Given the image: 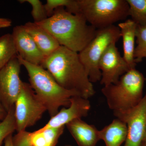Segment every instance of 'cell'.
<instances>
[{
    "label": "cell",
    "instance_id": "1",
    "mask_svg": "<svg viewBox=\"0 0 146 146\" xmlns=\"http://www.w3.org/2000/svg\"><path fill=\"white\" fill-rule=\"evenodd\" d=\"M61 87L89 99L96 94L78 53L60 46L41 65Z\"/></svg>",
    "mask_w": 146,
    "mask_h": 146
},
{
    "label": "cell",
    "instance_id": "2",
    "mask_svg": "<svg viewBox=\"0 0 146 146\" xmlns=\"http://www.w3.org/2000/svg\"><path fill=\"white\" fill-rule=\"evenodd\" d=\"M88 23L81 13L74 14L60 7L37 24L50 33L60 46L79 53L96 35L98 29Z\"/></svg>",
    "mask_w": 146,
    "mask_h": 146
},
{
    "label": "cell",
    "instance_id": "3",
    "mask_svg": "<svg viewBox=\"0 0 146 146\" xmlns=\"http://www.w3.org/2000/svg\"><path fill=\"white\" fill-rule=\"evenodd\" d=\"M17 57L21 65L26 69L30 85L46 106L51 117L57 114L61 106H70L72 97L80 96L77 92L61 87L41 65L31 64Z\"/></svg>",
    "mask_w": 146,
    "mask_h": 146
},
{
    "label": "cell",
    "instance_id": "4",
    "mask_svg": "<svg viewBox=\"0 0 146 146\" xmlns=\"http://www.w3.org/2000/svg\"><path fill=\"white\" fill-rule=\"evenodd\" d=\"M145 78L136 69L121 77L115 84L102 88L110 109L114 114L124 113L136 107L143 99Z\"/></svg>",
    "mask_w": 146,
    "mask_h": 146
},
{
    "label": "cell",
    "instance_id": "5",
    "mask_svg": "<svg viewBox=\"0 0 146 146\" xmlns=\"http://www.w3.org/2000/svg\"><path fill=\"white\" fill-rule=\"evenodd\" d=\"M79 13L97 29L125 21L129 16L127 0H78Z\"/></svg>",
    "mask_w": 146,
    "mask_h": 146
},
{
    "label": "cell",
    "instance_id": "6",
    "mask_svg": "<svg viewBox=\"0 0 146 146\" xmlns=\"http://www.w3.org/2000/svg\"><path fill=\"white\" fill-rule=\"evenodd\" d=\"M121 37L119 28L115 25L98 29L94 39L78 53L82 63L92 83L100 81L101 79L99 63L102 56L110 45L116 44Z\"/></svg>",
    "mask_w": 146,
    "mask_h": 146
},
{
    "label": "cell",
    "instance_id": "7",
    "mask_svg": "<svg viewBox=\"0 0 146 146\" xmlns=\"http://www.w3.org/2000/svg\"><path fill=\"white\" fill-rule=\"evenodd\" d=\"M46 111V106L36 96L29 84L23 82L14 104L17 132L34 125Z\"/></svg>",
    "mask_w": 146,
    "mask_h": 146
},
{
    "label": "cell",
    "instance_id": "8",
    "mask_svg": "<svg viewBox=\"0 0 146 146\" xmlns=\"http://www.w3.org/2000/svg\"><path fill=\"white\" fill-rule=\"evenodd\" d=\"M21 66L16 56L0 70V102L7 112L14 106L21 92Z\"/></svg>",
    "mask_w": 146,
    "mask_h": 146
},
{
    "label": "cell",
    "instance_id": "9",
    "mask_svg": "<svg viewBox=\"0 0 146 146\" xmlns=\"http://www.w3.org/2000/svg\"><path fill=\"white\" fill-rule=\"evenodd\" d=\"M114 115L125 122L127 126V135L123 146H141L146 130V93L136 107L127 112Z\"/></svg>",
    "mask_w": 146,
    "mask_h": 146
},
{
    "label": "cell",
    "instance_id": "10",
    "mask_svg": "<svg viewBox=\"0 0 146 146\" xmlns=\"http://www.w3.org/2000/svg\"><path fill=\"white\" fill-rule=\"evenodd\" d=\"M99 68L102 75L100 83L104 86L116 83L121 77L131 70L119 52L116 43L110 45L102 56Z\"/></svg>",
    "mask_w": 146,
    "mask_h": 146
},
{
    "label": "cell",
    "instance_id": "11",
    "mask_svg": "<svg viewBox=\"0 0 146 146\" xmlns=\"http://www.w3.org/2000/svg\"><path fill=\"white\" fill-rule=\"evenodd\" d=\"M91 108L89 99L80 96H74L71 98L70 106L62 108L40 129L58 128L65 126L74 120L87 117Z\"/></svg>",
    "mask_w": 146,
    "mask_h": 146
},
{
    "label": "cell",
    "instance_id": "12",
    "mask_svg": "<svg viewBox=\"0 0 146 146\" xmlns=\"http://www.w3.org/2000/svg\"><path fill=\"white\" fill-rule=\"evenodd\" d=\"M17 52V56L28 63L42 65L46 57L39 49L32 37L23 25L13 28L11 33Z\"/></svg>",
    "mask_w": 146,
    "mask_h": 146
},
{
    "label": "cell",
    "instance_id": "13",
    "mask_svg": "<svg viewBox=\"0 0 146 146\" xmlns=\"http://www.w3.org/2000/svg\"><path fill=\"white\" fill-rule=\"evenodd\" d=\"M65 126L58 128L39 129L33 132H17L12 137L13 146H56Z\"/></svg>",
    "mask_w": 146,
    "mask_h": 146
},
{
    "label": "cell",
    "instance_id": "14",
    "mask_svg": "<svg viewBox=\"0 0 146 146\" xmlns=\"http://www.w3.org/2000/svg\"><path fill=\"white\" fill-rule=\"evenodd\" d=\"M66 125L78 146H96L100 140L99 130L81 119L74 120Z\"/></svg>",
    "mask_w": 146,
    "mask_h": 146
},
{
    "label": "cell",
    "instance_id": "15",
    "mask_svg": "<svg viewBox=\"0 0 146 146\" xmlns=\"http://www.w3.org/2000/svg\"><path fill=\"white\" fill-rule=\"evenodd\" d=\"M23 27L45 57L48 56L60 46L52 35L38 24L28 22Z\"/></svg>",
    "mask_w": 146,
    "mask_h": 146
},
{
    "label": "cell",
    "instance_id": "16",
    "mask_svg": "<svg viewBox=\"0 0 146 146\" xmlns=\"http://www.w3.org/2000/svg\"><path fill=\"white\" fill-rule=\"evenodd\" d=\"M137 24L131 19H127L118 24L121 37L122 38L123 56L131 70L135 69L136 63L134 58L135 41Z\"/></svg>",
    "mask_w": 146,
    "mask_h": 146
},
{
    "label": "cell",
    "instance_id": "17",
    "mask_svg": "<svg viewBox=\"0 0 146 146\" xmlns=\"http://www.w3.org/2000/svg\"><path fill=\"white\" fill-rule=\"evenodd\" d=\"M127 135L126 124L118 118L99 130L100 140L104 141L106 146H121L125 142Z\"/></svg>",
    "mask_w": 146,
    "mask_h": 146
},
{
    "label": "cell",
    "instance_id": "18",
    "mask_svg": "<svg viewBox=\"0 0 146 146\" xmlns=\"http://www.w3.org/2000/svg\"><path fill=\"white\" fill-rule=\"evenodd\" d=\"M17 56L12 35L7 33L0 36V70Z\"/></svg>",
    "mask_w": 146,
    "mask_h": 146
},
{
    "label": "cell",
    "instance_id": "19",
    "mask_svg": "<svg viewBox=\"0 0 146 146\" xmlns=\"http://www.w3.org/2000/svg\"><path fill=\"white\" fill-rule=\"evenodd\" d=\"M129 16L137 25L146 26V0H127Z\"/></svg>",
    "mask_w": 146,
    "mask_h": 146
},
{
    "label": "cell",
    "instance_id": "20",
    "mask_svg": "<svg viewBox=\"0 0 146 146\" xmlns=\"http://www.w3.org/2000/svg\"><path fill=\"white\" fill-rule=\"evenodd\" d=\"M44 6L48 17L52 15L55 10L60 7L65 8L74 14L79 13L78 0H47Z\"/></svg>",
    "mask_w": 146,
    "mask_h": 146
},
{
    "label": "cell",
    "instance_id": "21",
    "mask_svg": "<svg viewBox=\"0 0 146 146\" xmlns=\"http://www.w3.org/2000/svg\"><path fill=\"white\" fill-rule=\"evenodd\" d=\"M14 106L7 113L4 119L0 122V146L7 136L16 130Z\"/></svg>",
    "mask_w": 146,
    "mask_h": 146
},
{
    "label": "cell",
    "instance_id": "22",
    "mask_svg": "<svg viewBox=\"0 0 146 146\" xmlns=\"http://www.w3.org/2000/svg\"><path fill=\"white\" fill-rule=\"evenodd\" d=\"M137 46L134 50V58L136 63L146 59V26H137L136 32Z\"/></svg>",
    "mask_w": 146,
    "mask_h": 146
},
{
    "label": "cell",
    "instance_id": "23",
    "mask_svg": "<svg viewBox=\"0 0 146 146\" xmlns=\"http://www.w3.org/2000/svg\"><path fill=\"white\" fill-rule=\"evenodd\" d=\"M18 1L21 3H28L31 5L32 7L31 16L34 20L33 22L35 23H39L48 18L44 5H43L39 0H21Z\"/></svg>",
    "mask_w": 146,
    "mask_h": 146
},
{
    "label": "cell",
    "instance_id": "24",
    "mask_svg": "<svg viewBox=\"0 0 146 146\" xmlns=\"http://www.w3.org/2000/svg\"><path fill=\"white\" fill-rule=\"evenodd\" d=\"M12 21L8 18H0V29L5 28L11 26Z\"/></svg>",
    "mask_w": 146,
    "mask_h": 146
},
{
    "label": "cell",
    "instance_id": "25",
    "mask_svg": "<svg viewBox=\"0 0 146 146\" xmlns=\"http://www.w3.org/2000/svg\"><path fill=\"white\" fill-rule=\"evenodd\" d=\"M12 134L7 136L4 141V146H13L12 142Z\"/></svg>",
    "mask_w": 146,
    "mask_h": 146
},
{
    "label": "cell",
    "instance_id": "26",
    "mask_svg": "<svg viewBox=\"0 0 146 146\" xmlns=\"http://www.w3.org/2000/svg\"><path fill=\"white\" fill-rule=\"evenodd\" d=\"M7 112H6L5 110L3 107L2 104L0 102V114H2V115H6Z\"/></svg>",
    "mask_w": 146,
    "mask_h": 146
},
{
    "label": "cell",
    "instance_id": "27",
    "mask_svg": "<svg viewBox=\"0 0 146 146\" xmlns=\"http://www.w3.org/2000/svg\"><path fill=\"white\" fill-rule=\"evenodd\" d=\"M6 115L0 114V122L2 121V120L4 119Z\"/></svg>",
    "mask_w": 146,
    "mask_h": 146
},
{
    "label": "cell",
    "instance_id": "28",
    "mask_svg": "<svg viewBox=\"0 0 146 146\" xmlns=\"http://www.w3.org/2000/svg\"><path fill=\"white\" fill-rule=\"evenodd\" d=\"M143 143H144L146 144V130L145 134V137H144L143 141Z\"/></svg>",
    "mask_w": 146,
    "mask_h": 146
},
{
    "label": "cell",
    "instance_id": "29",
    "mask_svg": "<svg viewBox=\"0 0 146 146\" xmlns=\"http://www.w3.org/2000/svg\"><path fill=\"white\" fill-rule=\"evenodd\" d=\"M141 146H146V144L143 143L142 144V145H141Z\"/></svg>",
    "mask_w": 146,
    "mask_h": 146
},
{
    "label": "cell",
    "instance_id": "30",
    "mask_svg": "<svg viewBox=\"0 0 146 146\" xmlns=\"http://www.w3.org/2000/svg\"><path fill=\"white\" fill-rule=\"evenodd\" d=\"M64 146H72L71 145H65Z\"/></svg>",
    "mask_w": 146,
    "mask_h": 146
},
{
    "label": "cell",
    "instance_id": "31",
    "mask_svg": "<svg viewBox=\"0 0 146 146\" xmlns=\"http://www.w3.org/2000/svg\"><path fill=\"white\" fill-rule=\"evenodd\" d=\"M145 81H146V77L145 78Z\"/></svg>",
    "mask_w": 146,
    "mask_h": 146
}]
</instances>
